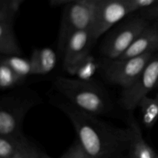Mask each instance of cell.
<instances>
[{"instance_id":"13","label":"cell","mask_w":158,"mask_h":158,"mask_svg":"<svg viewBox=\"0 0 158 158\" xmlns=\"http://www.w3.org/2000/svg\"><path fill=\"white\" fill-rule=\"evenodd\" d=\"M21 54V49L12 29V23L0 21V55L11 56Z\"/></svg>"},{"instance_id":"14","label":"cell","mask_w":158,"mask_h":158,"mask_svg":"<svg viewBox=\"0 0 158 158\" xmlns=\"http://www.w3.org/2000/svg\"><path fill=\"white\" fill-rule=\"evenodd\" d=\"M138 106L141 111L143 125L147 128H151L158 120V94L154 97H143Z\"/></svg>"},{"instance_id":"11","label":"cell","mask_w":158,"mask_h":158,"mask_svg":"<svg viewBox=\"0 0 158 158\" xmlns=\"http://www.w3.org/2000/svg\"><path fill=\"white\" fill-rule=\"evenodd\" d=\"M32 67V75H46L56 67V54L49 47L35 49L29 59Z\"/></svg>"},{"instance_id":"7","label":"cell","mask_w":158,"mask_h":158,"mask_svg":"<svg viewBox=\"0 0 158 158\" xmlns=\"http://www.w3.org/2000/svg\"><path fill=\"white\" fill-rule=\"evenodd\" d=\"M158 83V54L154 56L135 83L127 89H123L120 102L127 110L138 107L143 97L157 86Z\"/></svg>"},{"instance_id":"22","label":"cell","mask_w":158,"mask_h":158,"mask_svg":"<svg viewBox=\"0 0 158 158\" xmlns=\"http://www.w3.org/2000/svg\"><path fill=\"white\" fill-rule=\"evenodd\" d=\"M140 12V15L147 19L150 23L158 26V2L149 9Z\"/></svg>"},{"instance_id":"24","label":"cell","mask_w":158,"mask_h":158,"mask_svg":"<svg viewBox=\"0 0 158 158\" xmlns=\"http://www.w3.org/2000/svg\"><path fill=\"white\" fill-rule=\"evenodd\" d=\"M35 158H52V157H51L50 156L47 155L46 153L43 152V151H41L40 150L37 149L36 148V151H35Z\"/></svg>"},{"instance_id":"27","label":"cell","mask_w":158,"mask_h":158,"mask_svg":"<svg viewBox=\"0 0 158 158\" xmlns=\"http://www.w3.org/2000/svg\"><path fill=\"white\" fill-rule=\"evenodd\" d=\"M60 158H72V155H71V152L69 150H68L66 153H65L63 155H62V157Z\"/></svg>"},{"instance_id":"2","label":"cell","mask_w":158,"mask_h":158,"mask_svg":"<svg viewBox=\"0 0 158 158\" xmlns=\"http://www.w3.org/2000/svg\"><path fill=\"white\" fill-rule=\"evenodd\" d=\"M56 89L78 109L97 116L109 111L110 103L105 93L89 80L60 77L56 79Z\"/></svg>"},{"instance_id":"8","label":"cell","mask_w":158,"mask_h":158,"mask_svg":"<svg viewBox=\"0 0 158 158\" xmlns=\"http://www.w3.org/2000/svg\"><path fill=\"white\" fill-rule=\"evenodd\" d=\"M31 103L14 97L0 99V134L12 137H23V120Z\"/></svg>"},{"instance_id":"18","label":"cell","mask_w":158,"mask_h":158,"mask_svg":"<svg viewBox=\"0 0 158 158\" xmlns=\"http://www.w3.org/2000/svg\"><path fill=\"white\" fill-rule=\"evenodd\" d=\"M22 80L9 66L0 61V89H10Z\"/></svg>"},{"instance_id":"4","label":"cell","mask_w":158,"mask_h":158,"mask_svg":"<svg viewBox=\"0 0 158 158\" xmlns=\"http://www.w3.org/2000/svg\"><path fill=\"white\" fill-rule=\"evenodd\" d=\"M150 23L147 19L140 15L120 25L105 41L102 48L103 56L109 60L120 58Z\"/></svg>"},{"instance_id":"26","label":"cell","mask_w":158,"mask_h":158,"mask_svg":"<svg viewBox=\"0 0 158 158\" xmlns=\"http://www.w3.org/2000/svg\"><path fill=\"white\" fill-rule=\"evenodd\" d=\"M9 1L10 2L12 3V4L13 5V6H15L17 9H19L20 5H21L23 2L26 1V0H9Z\"/></svg>"},{"instance_id":"28","label":"cell","mask_w":158,"mask_h":158,"mask_svg":"<svg viewBox=\"0 0 158 158\" xmlns=\"http://www.w3.org/2000/svg\"><path fill=\"white\" fill-rule=\"evenodd\" d=\"M95 1H102V0H95Z\"/></svg>"},{"instance_id":"15","label":"cell","mask_w":158,"mask_h":158,"mask_svg":"<svg viewBox=\"0 0 158 158\" xmlns=\"http://www.w3.org/2000/svg\"><path fill=\"white\" fill-rule=\"evenodd\" d=\"M0 61L9 66L19 77L23 80L29 75H32V67L30 60H27L19 55L2 56Z\"/></svg>"},{"instance_id":"1","label":"cell","mask_w":158,"mask_h":158,"mask_svg":"<svg viewBox=\"0 0 158 158\" xmlns=\"http://www.w3.org/2000/svg\"><path fill=\"white\" fill-rule=\"evenodd\" d=\"M59 106L69 119L78 137V143L91 158H110L121 145L129 143V129L117 130L100 121L97 116L67 103Z\"/></svg>"},{"instance_id":"21","label":"cell","mask_w":158,"mask_h":158,"mask_svg":"<svg viewBox=\"0 0 158 158\" xmlns=\"http://www.w3.org/2000/svg\"><path fill=\"white\" fill-rule=\"evenodd\" d=\"M133 11H143L149 9L158 2V0H129Z\"/></svg>"},{"instance_id":"19","label":"cell","mask_w":158,"mask_h":158,"mask_svg":"<svg viewBox=\"0 0 158 158\" xmlns=\"http://www.w3.org/2000/svg\"><path fill=\"white\" fill-rule=\"evenodd\" d=\"M17 11L9 0H0V21L12 23Z\"/></svg>"},{"instance_id":"3","label":"cell","mask_w":158,"mask_h":158,"mask_svg":"<svg viewBox=\"0 0 158 158\" xmlns=\"http://www.w3.org/2000/svg\"><path fill=\"white\" fill-rule=\"evenodd\" d=\"M95 0H75L67 4L63 12L59 35V49L64 50L69 37L75 32L92 30L95 16Z\"/></svg>"},{"instance_id":"25","label":"cell","mask_w":158,"mask_h":158,"mask_svg":"<svg viewBox=\"0 0 158 158\" xmlns=\"http://www.w3.org/2000/svg\"><path fill=\"white\" fill-rule=\"evenodd\" d=\"M75 0H49L52 4L53 5H62V4H69Z\"/></svg>"},{"instance_id":"5","label":"cell","mask_w":158,"mask_h":158,"mask_svg":"<svg viewBox=\"0 0 158 158\" xmlns=\"http://www.w3.org/2000/svg\"><path fill=\"white\" fill-rule=\"evenodd\" d=\"M154 56L147 53L129 59L109 60L105 66V74L111 83L127 89L137 80Z\"/></svg>"},{"instance_id":"10","label":"cell","mask_w":158,"mask_h":158,"mask_svg":"<svg viewBox=\"0 0 158 158\" xmlns=\"http://www.w3.org/2000/svg\"><path fill=\"white\" fill-rule=\"evenodd\" d=\"M158 49V26L153 23L142 32L129 49L119 59H129L147 53H154Z\"/></svg>"},{"instance_id":"17","label":"cell","mask_w":158,"mask_h":158,"mask_svg":"<svg viewBox=\"0 0 158 158\" xmlns=\"http://www.w3.org/2000/svg\"><path fill=\"white\" fill-rule=\"evenodd\" d=\"M96 62L94 57L89 54L77 66L73 72V75L77 77V79L83 80H89L94 75L96 71Z\"/></svg>"},{"instance_id":"12","label":"cell","mask_w":158,"mask_h":158,"mask_svg":"<svg viewBox=\"0 0 158 158\" xmlns=\"http://www.w3.org/2000/svg\"><path fill=\"white\" fill-rule=\"evenodd\" d=\"M128 129L131 158H158L155 151L144 140L140 127L136 122L133 121L131 127Z\"/></svg>"},{"instance_id":"29","label":"cell","mask_w":158,"mask_h":158,"mask_svg":"<svg viewBox=\"0 0 158 158\" xmlns=\"http://www.w3.org/2000/svg\"><path fill=\"white\" fill-rule=\"evenodd\" d=\"M157 87H158V83H157Z\"/></svg>"},{"instance_id":"6","label":"cell","mask_w":158,"mask_h":158,"mask_svg":"<svg viewBox=\"0 0 158 158\" xmlns=\"http://www.w3.org/2000/svg\"><path fill=\"white\" fill-rule=\"evenodd\" d=\"M134 13L129 0L97 1L92 35L95 41L127 15Z\"/></svg>"},{"instance_id":"23","label":"cell","mask_w":158,"mask_h":158,"mask_svg":"<svg viewBox=\"0 0 158 158\" xmlns=\"http://www.w3.org/2000/svg\"><path fill=\"white\" fill-rule=\"evenodd\" d=\"M69 150L71 152L72 158H91L83 151V149L81 148L78 142L73 145Z\"/></svg>"},{"instance_id":"9","label":"cell","mask_w":158,"mask_h":158,"mask_svg":"<svg viewBox=\"0 0 158 158\" xmlns=\"http://www.w3.org/2000/svg\"><path fill=\"white\" fill-rule=\"evenodd\" d=\"M94 42L90 30L79 31L73 34L67 40L63 53L65 69L72 74L77 65L89 55L92 43Z\"/></svg>"},{"instance_id":"20","label":"cell","mask_w":158,"mask_h":158,"mask_svg":"<svg viewBox=\"0 0 158 158\" xmlns=\"http://www.w3.org/2000/svg\"><path fill=\"white\" fill-rule=\"evenodd\" d=\"M35 151L36 148L26 139L12 158H35Z\"/></svg>"},{"instance_id":"16","label":"cell","mask_w":158,"mask_h":158,"mask_svg":"<svg viewBox=\"0 0 158 158\" xmlns=\"http://www.w3.org/2000/svg\"><path fill=\"white\" fill-rule=\"evenodd\" d=\"M26 137H12L0 134V158H12Z\"/></svg>"}]
</instances>
